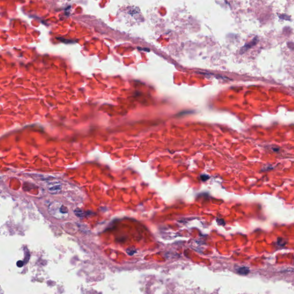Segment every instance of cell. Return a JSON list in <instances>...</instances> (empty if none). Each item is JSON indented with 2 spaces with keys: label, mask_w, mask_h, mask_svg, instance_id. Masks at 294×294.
I'll return each instance as SVG.
<instances>
[{
  "label": "cell",
  "mask_w": 294,
  "mask_h": 294,
  "mask_svg": "<svg viewBox=\"0 0 294 294\" xmlns=\"http://www.w3.org/2000/svg\"><path fill=\"white\" fill-rule=\"evenodd\" d=\"M17 265L18 267H21L23 265H24V263H23L22 261H18L17 262Z\"/></svg>",
  "instance_id": "cell-6"
},
{
  "label": "cell",
  "mask_w": 294,
  "mask_h": 294,
  "mask_svg": "<svg viewBox=\"0 0 294 294\" xmlns=\"http://www.w3.org/2000/svg\"><path fill=\"white\" fill-rule=\"evenodd\" d=\"M279 17L280 18V19H284V20H290V17H289L288 16L286 15V14H282V15H279Z\"/></svg>",
  "instance_id": "cell-5"
},
{
  "label": "cell",
  "mask_w": 294,
  "mask_h": 294,
  "mask_svg": "<svg viewBox=\"0 0 294 294\" xmlns=\"http://www.w3.org/2000/svg\"><path fill=\"white\" fill-rule=\"evenodd\" d=\"M74 213L75 215H76L77 217H82L83 216V211L80 209H79V208H76V209H75Z\"/></svg>",
  "instance_id": "cell-3"
},
{
  "label": "cell",
  "mask_w": 294,
  "mask_h": 294,
  "mask_svg": "<svg viewBox=\"0 0 294 294\" xmlns=\"http://www.w3.org/2000/svg\"><path fill=\"white\" fill-rule=\"evenodd\" d=\"M237 272L239 274H240V275H246L247 274L249 273V269L248 268L245 267H241V268H239L237 269Z\"/></svg>",
  "instance_id": "cell-2"
},
{
  "label": "cell",
  "mask_w": 294,
  "mask_h": 294,
  "mask_svg": "<svg viewBox=\"0 0 294 294\" xmlns=\"http://www.w3.org/2000/svg\"><path fill=\"white\" fill-rule=\"evenodd\" d=\"M126 252H127L128 254H129V255H133L134 253H135L136 251L135 250H134L133 249H128L127 250H126Z\"/></svg>",
  "instance_id": "cell-4"
},
{
  "label": "cell",
  "mask_w": 294,
  "mask_h": 294,
  "mask_svg": "<svg viewBox=\"0 0 294 294\" xmlns=\"http://www.w3.org/2000/svg\"><path fill=\"white\" fill-rule=\"evenodd\" d=\"M257 42H258V37H257V36H256L253 39V40L252 41V42H250L248 44H246L245 46H244L242 49L241 50V51H242V52H245L246 51H247V50H248L249 48H251V47H252L253 45H256V44H257Z\"/></svg>",
  "instance_id": "cell-1"
}]
</instances>
